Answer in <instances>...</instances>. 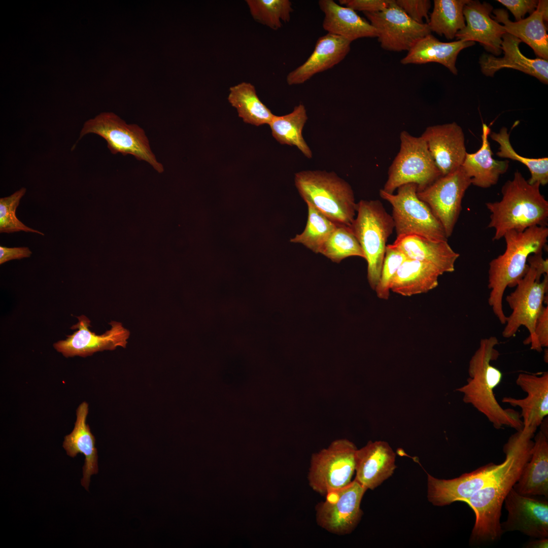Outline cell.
Instances as JSON below:
<instances>
[{
  "label": "cell",
  "mask_w": 548,
  "mask_h": 548,
  "mask_svg": "<svg viewBox=\"0 0 548 548\" xmlns=\"http://www.w3.org/2000/svg\"><path fill=\"white\" fill-rule=\"evenodd\" d=\"M536 429L524 427L511 435L503 447L508 457L504 471L493 481L462 502L473 510L475 521L470 542L477 544L494 542L503 534L500 521L504 499L530 460Z\"/></svg>",
  "instance_id": "1"
},
{
  "label": "cell",
  "mask_w": 548,
  "mask_h": 548,
  "mask_svg": "<svg viewBox=\"0 0 548 548\" xmlns=\"http://www.w3.org/2000/svg\"><path fill=\"white\" fill-rule=\"evenodd\" d=\"M498 343L495 336L481 340L469 362L467 383L457 391L463 394L465 403L471 404L485 416L495 428L507 426L519 431L524 427L519 413L503 408L494 393L502 379L501 371L491 364L499 357V353L495 348Z\"/></svg>",
  "instance_id": "2"
},
{
  "label": "cell",
  "mask_w": 548,
  "mask_h": 548,
  "mask_svg": "<svg viewBox=\"0 0 548 548\" xmlns=\"http://www.w3.org/2000/svg\"><path fill=\"white\" fill-rule=\"evenodd\" d=\"M547 237V226H532L523 231H508L503 236L506 243L504 252L490 262L488 288L491 291L488 303L502 324H505L507 320L502 306L505 289L516 286L528 270V257L542 252Z\"/></svg>",
  "instance_id": "3"
},
{
  "label": "cell",
  "mask_w": 548,
  "mask_h": 548,
  "mask_svg": "<svg viewBox=\"0 0 548 548\" xmlns=\"http://www.w3.org/2000/svg\"><path fill=\"white\" fill-rule=\"evenodd\" d=\"M540 186L539 183L529 184L517 170L503 185L502 199L486 203L491 213L488 227L495 230L493 241L503 237L508 231L547 226L548 201L540 193Z\"/></svg>",
  "instance_id": "4"
},
{
  "label": "cell",
  "mask_w": 548,
  "mask_h": 548,
  "mask_svg": "<svg viewBox=\"0 0 548 548\" xmlns=\"http://www.w3.org/2000/svg\"><path fill=\"white\" fill-rule=\"evenodd\" d=\"M295 184L306 203L334 223L351 227L357 203L347 182L333 172L304 170L295 174Z\"/></svg>",
  "instance_id": "5"
},
{
  "label": "cell",
  "mask_w": 548,
  "mask_h": 548,
  "mask_svg": "<svg viewBox=\"0 0 548 548\" xmlns=\"http://www.w3.org/2000/svg\"><path fill=\"white\" fill-rule=\"evenodd\" d=\"M351 228L367 263V280L375 290L381 276L387 242L394 229L392 217L379 200H361Z\"/></svg>",
  "instance_id": "6"
},
{
  "label": "cell",
  "mask_w": 548,
  "mask_h": 548,
  "mask_svg": "<svg viewBox=\"0 0 548 548\" xmlns=\"http://www.w3.org/2000/svg\"><path fill=\"white\" fill-rule=\"evenodd\" d=\"M418 186L414 183L403 185L397 193H389L382 189L380 196L392 207L391 215L397 236L415 235L434 241H448L444 230L429 207L417 195Z\"/></svg>",
  "instance_id": "7"
},
{
  "label": "cell",
  "mask_w": 548,
  "mask_h": 548,
  "mask_svg": "<svg viewBox=\"0 0 548 548\" xmlns=\"http://www.w3.org/2000/svg\"><path fill=\"white\" fill-rule=\"evenodd\" d=\"M400 141L399 151L389 167L388 179L382 189L384 191L394 193L400 186L409 183L416 184L420 191L441 176L421 136H415L403 130Z\"/></svg>",
  "instance_id": "8"
},
{
  "label": "cell",
  "mask_w": 548,
  "mask_h": 548,
  "mask_svg": "<svg viewBox=\"0 0 548 548\" xmlns=\"http://www.w3.org/2000/svg\"><path fill=\"white\" fill-rule=\"evenodd\" d=\"M543 276L542 281L537 280L535 269L529 265L516 289L506 298L512 312L507 317L502 331L504 337L510 338L515 335L520 326H524L529 332V336L524 340V344H531V349L537 352H541L542 348L535 340V325L544 306L543 303L545 302L548 290V275Z\"/></svg>",
  "instance_id": "9"
},
{
  "label": "cell",
  "mask_w": 548,
  "mask_h": 548,
  "mask_svg": "<svg viewBox=\"0 0 548 548\" xmlns=\"http://www.w3.org/2000/svg\"><path fill=\"white\" fill-rule=\"evenodd\" d=\"M92 133L104 138L113 154H130L138 160H144L159 173L163 167L158 162L150 147L144 130L136 124H127L112 113H102L85 122L79 139Z\"/></svg>",
  "instance_id": "10"
},
{
  "label": "cell",
  "mask_w": 548,
  "mask_h": 548,
  "mask_svg": "<svg viewBox=\"0 0 548 548\" xmlns=\"http://www.w3.org/2000/svg\"><path fill=\"white\" fill-rule=\"evenodd\" d=\"M357 450L350 440L338 439L314 453L307 475L311 488L326 496L350 483L355 471Z\"/></svg>",
  "instance_id": "11"
},
{
  "label": "cell",
  "mask_w": 548,
  "mask_h": 548,
  "mask_svg": "<svg viewBox=\"0 0 548 548\" xmlns=\"http://www.w3.org/2000/svg\"><path fill=\"white\" fill-rule=\"evenodd\" d=\"M471 184V179L461 166L417 191L419 198L440 222L448 238L452 234L461 211L462 199Z\"/></svg>",
  "instance_id": "12"
},
{
  "label": "cell",
  "mask_w": 548,
  "mask_h": 548,
  "mask_svg": "<svg viewBox=\"0 0 548 548\" xmlns=\"http://www.w3.org/2000/svg\"><path fill=\"white\" fill-rule=\"evenodd\" d=\"M366 489L355 479L347 486L330 492L316 506L317 524L336 535L351 533L362 516L361 502Z\"/></svg>",
  "instance_id": "13"
},
{
  "label": "cell",
  "mask_w": 548,
  "mask_h": 548,
  "mask_svg": "<svg viewBox=\"0 0 548 548\" xmlns=\"http://www.w3.org/2000/svg\"><path fill=\"white\" fill-rule=\"evenodd\" d=\"M363 13L375 29L381 47L387 51H408L431 32L427 23L413 20L394 0L381 11Z\"/></svg>",
  "instance_id": "14"
},
{
  "label": "cell",
  "mask_w": 548,
  "mask_h": 548,
  "mask_svg": "<svg viewBox=\"0 0 548 548\" xmlns=\"http://www.w3.org/2000/svg\"><path fill=\"white\" fill-rule=\"evenodd\" d=\"M508 463H490L475 470L450 480L439 479L427 473V498L433 505L443 506L462 501L493 481L504 471Z\"/></svg>",
  "instance_id": "15"
},
{
  "label": "cell",
  "mask_w": 548,
  "mask_h": 548,
  "mask_svg": "<svg viewBox=\"0 0 548 548\" xmlns=\"http://www.w3.org/2000/svg\"><path fill=\"white\" fill-rule=\"evenodd\" d=\"M78 322L71 328L77 329L65 340L55 342V349L65 357H86L94 353L125 348L130 335L128 330L118 322L111 321L110 329L101 335L90 331V321L85 316L77 317Z\"/></svg>",
  "instance_id": "16"
},
{
  "label": "cell",
  "mask_w": 548,
  "mask_h": 548,
  "mask_svg": "<svg viewBox=\"0 0 548 548\" xmlns=\"http://www.w3.org/2000/svg\"><path fill=\"white\" fill-rule=\"evenodd\" d=\"M503 503L508 515L501 523L503 533L518 531L535 538L548 537L547 499L523 495L512 488Z\"/></svg>",
  "instance_id": "17"
},
{
  "label": "cell",
  "mask_w": 548,
  "mask_h": 548,
  "mask_svg": "<svg viewBox=\"0 0 548 548\" xmlns=\"http://www.w3.org/2000/svg\"><path fill=\"white\" fill-rule=\"evenodd\" d=\"M421 136L441 176L462 165L467 153L465 136L456 122L428 126Z\"/></svg>",
  "instance_id": "18"
},
{
  "label": "cell",
  "mask_w": 548,
  "mask_h": 548,
  "mask_svg": "<svg viewBox=\"0 0 548 548\" xmlns=\"http://www.w3.org/2000/svg\"><path fill=\"white\" fill-rule=\"evenodd\" d=\"M493 8L490 4L468 0L463 12L465 26L456 35L457 40L477 42L493 55L501 54L503 26L492 18Z\"/></svg>",
  "instance_id": "19"
},
{
  "label": "cell",
  "mask_w": 548,
  "mask_h": 548,
  "mask_svg": "<svg viewBox=\"0 0 548 548\" xmlns=\"http://www.w3.org/2000/svg\"><path fill=\"white\" fill-rule=\"evenodd\" d=\"M493 19L503 24L506 33L519 39L529 45L539 58L548 59V35L544 22L548 20V2L538 1L537 7L529 16L513 22L508 13L503 9L493 10Z\"/></svg>",
  "instance_id": "20"
},
{
  "label": "cell",
  "mask_w": 548,
  "mask_h": 548,
  "mask_svg": "<svg viewBox=\"0 0 548 548\" xmlns=\"http://www.w3.org/2000/svg\"><path fill=\"white\" fill-rule=\"evenodd\" d=\"M395 458L387 442L369 441L356 452L355 480L366 490L374 489L393 474Z\"/></svg>",
  "instance_id": "21"
},
{
  "label": "cell",
  "mask_w": 548,
  "mask_h": 548,
  "mask_svg": "<svg viewBox=\"0 0 548 548\" xmlns=\"http://www.w3.org/2000/svg\"><path fill=\"white\" fill-rule=\"evenodd\" d=\"M351 42L327 33L320 37L312 53L301 65L287 76L289 85L303 84L315 75L330 69L340 62L349 53Z\"/></svg>",
  "instance_id": "22"
},
{
  "label": "cell",
  "mask_w": 548,
  "mask_h": 548,
  "mask_svg": "<svg viewBox=\"0 0 548 548\" xmlns=\"http://www.w3.org/2000/svg\"><path fill=\"white\" fill-rule=\"evenodd\" d=\"M516 384L527 393V396L522 399L505 397L502 402L519 407L524 426L537 429L548 415V372L540 376L520 373Z\"/></svg>",
  "instance_id": "23"
},
{
  "label": "cell",
  "mask_w": 548,
  "mask_h": 548,
  "mask_svg": "<svg viewBox=\"0 0 548 548\" xmlns=\"http://www.w3.org/2000/svg\"><path fill=\"white\" fill-rule=\"evenodd\" d=\"M522 41L517 37L505 33L502 37L501 49L502 57L482 55L479 60L482 73L487 76H493L499 70L509 68L523 72L535 77L544 84L548 83V61L541 58L531 59L521 52L519 45Z\"/></svg>",
  "instance_id": "24"
},
{
  "label": "cell",
  "mask_w": 548,
  "mask_h": 548,
  "mask_svg": "<svg viewBox=\"0 0 548 548\" xmlns=\"http://www.w3.org/2000/svg\"><path fill=\"white\" fill-rule=\"evenodd\" d=\"M407 258L430 263L443 274L455 270V263L460 256L448 241H434L421 236H397L393 244Z\"/></svg>",
  "instance_id": "25"
},
{
  "label": "cell",
  "mask_w": 548,
  "mask_h": 548,
  "mask_svg": "<svg viewBox=\"0 0 548 548\" xmlns=\"http://www.w3.org/2000/svg\"><path fill=\"white\" fill-rule=\"evenodd\" d=\"M89 412L88 404L82 402L76 409V420L72 431L64 437L62 446L66 454L71 457L78 454L85 456L81 485L86 490L92 475L98 472V456L95 447V439L91 432L86 420Z\"/></svg>",
  "instance_id": "26"
},
{
  "label": "cell",
  "mask_w": 548,
  "mask_h": 548,
  "mask_svg": "<svg viewBox=\"0 0 548 548\" xmlns=\"http://www.w3.org/2000/svg\"><path fill=\"white\" fill-rule=\"evenodd\" d=\"M319 7L324 15L323 29L352 42L362 38L377 37L375 29L355 11L333 0H320Z\"/></svg>",
  "instance_id": "27"
},
{
  "label": "cell",
  "mask_w": 548,
  "mask_h": 548,
  "mask_svg": "<svg viewBox=\"0 0 548 548\" xmlns=\"http://www.w3.org/2000/svg\"><path fill=\"white\" fill-rule=\"evenodd\" d=\"M518 493L548 498V434L541 430L534 437L531 456L513 486Z\"/></svg>",
  "instance_id": "28"
},
{
  "label": "cell",
  "mask_w": 548,
  "mask_h": 548,
  "mask_svg": "<svg viewBox=\"0 0 548 548\" xmlns=\"http://www.w3.org/2000/svg\"><path fill=\"white\" fill-rule=\"evenodd\" d=\"M490 127L485 123L482 125V145L473 153L467 152L461 165L467 175L471 179V184L483 188H489L496 184L500 176L505 173L509 167V161L494 159L488 136Z\"/></svg>",
  "instance_id": "29"
},
{
  "label": "cell",
  "mask_w": 548,
  "mask_h": 548,
  "mask_svg": "<svg viewBox=\"0 0 548 548\" xmlns=\"http://www.w3.org/2000/svg\"><path fill=\"white\" fill-rule=\"evenodd\" d=\"M474 44V42L461 40L442 42L430 33L416 43L401 59V63L408 64L436 62L444 65L456 75L458 70L456 62L458 54L463 49Z\"/></svg>",
  "instance_id": "30"
},
{
  "label": "cell",
  "mask_w": 548,
  "mask_h": 548,
  "mask_svg": "<svg viewBox=\"0 0 548 548\" xmlns=\"http://www.w3.org/2000/svg\"><path fill=\"white\" fill-rule=\"evenodd\" d=\"M442 275L430 263L406 258L394 276L390 290L403 296L427 293L438 286V278Z\"/></svg>",
  "instance_id": "31"
},
{
  "label": "cell",
  "mask_w": 548,
  "mask_h": 548,
  "mask_svg": "<svg viewBox=\"0 0 548 548\" xmlns=\"http://www.w3.org/2000/svg\"><path fill=\"white\" fill-rule=\"evenodd\" d=\"M228 100L247 123L269 125L275 116L260 100L255 87L250 83L243 82L230 87Z\"/></svg>",
  "instance_id": "32"
},
{
  "label": "cell",
  "mask_w": 548,
  "mask_h": 548,
  "mask_svg": "<svg viewBox=\"0 0 548 548\" xmlns=\"http://www.w3.org/2000/svg\"><path fill=\"white\" fill-rule=\"evenodd\" d=\"M307 119L305 108L303 104H299L288 114L275 115L269 125L272 136L278 142L297 147L306 157L310 158L312 157V151L302 134Z\"/></svg>",
  "instance_id": "33"
},
{
  "label": "cell",
  "mask_w": 548,
  "mask_h": 548,
  "mask_svg": "<svg viewBox=\"0 0 548 548\" xmlns=\"http://www.w3.org/2000/svg\"><path fill=\"white\" fill-rule=\"evenodd\" d=\"M468 0H434L427 24L431 31L447 39L455 38L465 26L463 8Z\"/></svg>",
  "instance_id": "34"
},
{
  "label": "cell",
  "mask_w": 548,
  "mask_h": 548,
  "mask_svg": "<svg viewBox=\"0 0 548 548\" xmlns=\"http://www.w3.org/2000/svg\"><path fill=\"white\" fill-rule=\"evenodd\" d=\"M306 204L308 215L305 227L301 233L291 238L290 242L301 244L312 251L319 253L323 245L338 224L329 219L311 204Z\"/></svg>",
  "instance_id": "35"
},
{
  "label": "cell",
  "mask_w": 548,
  "mask_h": 548,
  "mask_svg": "<svg viewBox=\"0 0 548 548\" xmlns=\"http://www.w3.org/2000/svg\"><path fill=\"white\" fill-rule=\"evenodd\" d=\"M489 135L492 140L500 145L499 151L496 153L498 157L519 161L528 168L531 174L530 178L527 180L529 184L539 183L543 186L547 184V157L530 158L520 155L510 144V133L508 132L506 127H502L498 132H490Z\"/></svg>",
  "instance_id": "36"
},
{
  "label": "cell",
  "mask_w": 548,
  "mask_h": 548,
  "mask_svg": "<svg viewBox=\"0 0 548 548\" xmlns=\"http://www.w3.org/2000/svg\"><path fill=\"white\" fill-rule=\"evenodd\" d=\"M319 253L337 263L351 256L365 259L364 252L351 227L342 224H338Z\"/></svg>",
  "instance_id": "37"
},
{
  "label": "cell",
  "mask_w": 548,
  "mask_h": 548,
  "mask_svg": "<svg viewBox=\"0 0 548 548\" xmlns=\"http://www.w3.org/2000/svg\"><path fill=\"white\" fill-rule=\"evenodd\" d=\"M250 14L257 22L276 30L288 22L293 11L289 0H247Z\"/></svg>",
  "instance_id": "38"
},
{
  "label": "cell",
  "mask_w": 548,
  "mask_h": 548,
  "mask_svg": "<svg viewBox=\"0 0 548 548\" xmlns=\"http://www.w3.org/2000/svg\"><path fill=\"white\" fill-rule=\"evenodd\" d=\"M26 192V189L22 187L11 195L0 198L1 233L24 231L44 235V233L26 226L16 216V209Z\"/></svg>",
  "instance_id": "39"
},
{
  "label": "cell",
  "mask_w": 548,
  "mask_h": 548,
  "mask_svg": "<svg viewBox=\"0 0 548 548\" xmlns=\"http://www.w3.org/2000/svg\"><path fill=\"white\" fill-rule=\"evenodd\" d=\"M406 258L405 255L393 244L387 245L380 278L374 290L379 298L388 299L392 280Z\"/></svg>",
  "instance_id": "40"
},
{
  "label": "cell",
  "mask_w": 548,
  "mask_h": 548,
  "mask_svg": "<svg viewBox=\"0 0 548 548\" xmlns=\"http://www.w3.org/2000/svg\"><path fill=\"white\" fill-rule=\"evenodd\" d=\"M396 4L413 20L419 23H424V18L428 20V13L431 7L429 0H396Z\"/></svg>",
  "instance_id": "41"
},
{
  "label": "cell",
  "mask_w": 548,
  "mask_h": 548,
  "mask_svg": "<svg viewBox=\"0 0 548 548\" xmlns=\"http://www.w3.org/2000/svg\"><path fill=\"white\" fill-rule=\"evenodd\" d=\"M391 0H339L340 5L354 11L364 12H376L383 10L390 4Z\"/></svg>",
  "instance_id": "42"
},
{
  "label": "cell",
  "mask_w": 548,
  "mask_h": 548,
  "mask_svg": "<svg viewBox=\"0 0 548 548\" xmlns=\"http://www.w3.org/2000/svg\"><path fill=\"white\" fill-rule=\"evenodd\" d=\"M497 2L511 12L517 21L524 19L526 13L530 15L534 12L538 3L536 0H498Z\"/></svg>",
  "instance_id": "43"
},
{
  "label": "cell",
  "mask_w": 548,
  "mask_h": 548,
  "mask_svg": "<svg viewBox=\"0 0 548 548\" xmlns=\"http://www.w3.org/2000/svg\"><path fill=\"white\" fill-rule=\"evenodd\" d=\"M534 335L538 346L548 347V306H543L538 317L534 328Z\"/></svg>",
  "instance_id": "44"
},
{
  "label": "cell",
  "mask_w": 548,
  "mask_h": 548,
  "mask_svg": "<svg viewBox=\"0 0 548 548\" xmlns=\"http://www.w3.org/2000/svg\"><path fill=\"white\" fill-rule=\"evenodd\" d=\"M32 252L26 247L9 248L0 246V264L12 260L30 257Z\"/></svg>",
  "instance_id": "45"
},
{
  "label": "cell",
  "mask_w": 548,
  "mask_h": 548,
  "mask_svg": "<svg viewBox=\"0 0 548 548\" xmlns=\"http://www.w3.org/2000/svg\"><path fill=\"white\" fill-rule=\"evenodd\" d=\"M542 252L531 254L527 259L529 265L533 267L536 272V278L540 281L542 276L548 275V260L542 257Z\"/></svg>",
  "instance_id": "46"
},
{
  "label": "cell",
  "mask_w": 548,
  "mask_h": 548,
  "mask_svg": "<svg viewBox=\"0 0 548 548\" xmlns=\"http://www.w3.org/2000/svg\"><path fill=\"white\" fill-rule=\"evenodd\" d=\"M537 539L530 541L526 545V547L530 548H547L548 545L547 538H537Z\"/></svg>",
  "instance_id": "47"
}]
</instances>
